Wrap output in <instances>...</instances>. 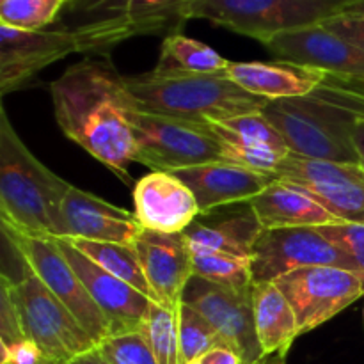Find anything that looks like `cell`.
Wrapping results in <instances>:
<instances>
[{
  "label": "cell",
  "mask_w": 364,
  "mask_h": 364,
  "mask_svg": "<svg viewBox=\"0 0 364 364\" xmlns=\"http://www.w3.org/2000/svg\"><path fill=\"white\" fill-rule=\"evenodd\" d=\"M50 91L63 134L130 183L128 167L135 162L132 119L139 107L127 77L107 55L85 57L53 80Z\"/></svg>",
  "instance_id": "cell-1"
},
{
  "label": "cell",
  "mask_w": 364,
  "mask_h": 364,
  "mask_svg": "<svg viewBox=\"0 0 364 364\" xmlns=\"http://www.w3.org/2000/svg\"><path fill=\"white\" fill-rule=\"evenodd\" d=\"M71 183L39 162L0 109L2 226L36 237H63L60 206Z\"/></svg>",
  "instance_id": "cell-2"
},
{
  "label": "cell",
  "mask_w": 364,
  "mask_h": 364,
  "mask_svg": "<svg viewBox=\"0 0 364 364\" xmlns=\"http://www.w3.org/2000/svg\"><path fill=\"white\" fill-rule=\"evenodd\" d=\"M127 85L142 112L192 123H212L262 112L269 103L244 91L226 71L210 75H156L149 71L127 77Z\"/></svg>",
  "instance_id": "cell-3"
},
{
  "label": "cell",
  "mask_w": 364,
  "mask_h": 364,
  "mask_svg": "<svg viewBox=\"0 0 364 364\" xmlns=\"http://www.w3.org/2000/svg\"><path fill=\"white\" fill-rule=\"evenodd\" d=\"M294 155L359 164L352 141L355 116L315 95L274 100L262 110Z\"/></svg>",
  "instance_id": "cell-4"
},
{
  "label": "cell",
  "mask_w": 364,
  "mask_h": 364,
  "mask_svg": "<svg viewBox=\"0 0 364 364\" xmlns=\"http://www.w3.org/2000/svg\"><path fill=\"white\" fill-rule=\"evenodd\" d=\"M354 2L358 0H194L187 18L208 20L263 45L281 32L323 23Z\"/></svg>",
  "instance_id": "cell-5"
},
{
  "label": "cell",
  "mask_w": 364,
  "mask_h": 364,
  "mask_svg": "<svg viewBox=\"0 0 364 364\" xmlns=\"http://www.w3.org/2000/svg\"><path fill=\"white\" fill-rule=\"evenodd\" d=\"M0 287L13 301L23 336L41 348L46 361L64 364L96 348L87 331L25 265L20 279L4 274Z\"/></svg>",
  "instance_id": "cell-6"
},
{
  "label": "cell",
  "mask_w": 364,
  "mask_h": 364,
  "mask_svg": "<svg viewBox=\"0 0 364 364\" xmlns=\"http://www.w3.org/2000/svg\"><path fill=\"white\" fill-rule=\"evenodd\" d=\"M135 137V162L155 173H178L223 160L217 139L206 123L142 112L132 119Z\"/></svg>",
  "instance_id": "cell-7"
},
{
  "label": "cell",
  "mask_w": 364,
  "mask_h": 364,
  "mask_svg": "<svg viewBox=\"0 0 364 364\" xmlns=\"http://www.w3.org/2000/svg\"><path fill=\"white\" fill-rule=\"evenodd\" d=\"M2 231L21 263L31 272H34L41 283L66 306L68 311L95 340L96 347L103 340L112 336L109 318L96 306L82 284L80 277L71 269L55 238L27 235L7 226H2Z\"/></svg>",
  "instance_id": "cell-8"
},
{
  "label": "cell",
  "mask_w": 364,
  "mask_h": 364,
  "mask_svg": "<svg viewBox=\"0 0 364 364\" xmlns=\"http://www.w3.org/2000/svg\"><path fill=\"white\" fill-rule=\"evenodd\" d=\"M274 283L290 302L301 334L318 329L364 295L363 274L338 267L299 269Z\"/></svg>",
  "instance_id": "cell-9"
},
{
  "label": "cell",
  "mask_w": 364,
  "mask_h": 364,
  "mask_svg": "<svg viewBox=\"0 0 364 364\" xmlns=\"http://www.w3.org/2000/svg\"><path fill=\"white\" fill-rule=\"evenodd\" d=\"M276 180L308 192L341 223L364 224V167L327 162L291 153L276 171Z\"/></svg>",
  "instance_id": "cell-10"
},
{
  "label": "cell",
  "mask_w": 364,
  "mask_h": 364,
  "mask_svg": "<svg viewBox=\"0 0 364 364\" xmlns=\"http://www.w3.org/2000/svg\"><path fill=\"white\" fill-rule=\"evenodd\" d=\"M252 281H277L308 267H338L358 272L352 259L316 228L262 231L252 252Z\"/></svg>",
  "instance_id": "cell-11"
},
{
  "label": "cell",
  "mask_w": 364,
  "mask_h": 364,
  "mask_svg": "<svg viewBox=\"0 0 364 364\" xmlns=\"http://www.w3.org/2000/svg\"><path fill=\"white\" fill-rule=\"evenodd\" d=\"M71 53H87L77 27L20 31L0 23V91L7 95L23 87L43 68Z\"/></svg>",
  "instance_id": "cell-12"
},
{
  "label": "cell",
  "mask_w": 364,
  "mask_h": 364,
  "mask_svg": "<svg viewBox=\"0 0 364 364\" xmlns=\"http://www.w3.org/2000/svg\"><path fill=\"white\" fill-rule=\"evenodd\" d=\"M251 288H226L192 276L183 291V301L198 309L220 334L224 343L233 348L244 364L263 359L252 316Z\"/></svg>",
  "instance_id": "cell-13"
},
{
  "label": "cell",
  "mask_w": 364,
  "mask_h": 364,
  "mask_svg": "<svg viewBox=\"0 0 364 364\" xmlns=\"http://www.w3.org/2000/svg\"><path fill=\"white\" fill-rule=\"evenodd\" d=\"M277 60L313 68L329 75L364 77V50L340 38L322 23L281 32L263 43Z\"/></svg>",
  "instance_id": "cell-14"
},
{
  "label": "cell",
  "mask_w": 364,
  "mask_h": 364,
  "mask_svg": "<svg viewBox=\"0 0 364 364\" xmlns=\"http://www.w3.org/2000/svg\"><path fill=\"white\" fill-rule=\"evenodd\" d=\"M55 240L63 255L70 262L71 269L80 277L82 284L89 291L92 301L109 318L112 334L142 329L149 311H151V299L92 263L87 256L75 249L66 238H55Z\"/></svg>",
  "instance_id": "cell-15"
},
{
  "label": "cell",
  "mask_w": 364,
  "mask_h": 364,
  "mask_svg": "<svg viewBox=\"0 0 364 364\" xmlns=\"http://www.w3.org/2000/svg\"><path fill=\"white\" fill-rule=\"evenodd\" d=\"M206 127L219 142L224 162L276 176L277 167L291 155L284 139L262 112L212 121Z\"/></svg>",
  "instance_id": "cell-16"
},
{
  "label": "cell",
  "mask_w": 364,
  "mask_h": 364,
  "mask_svg": "<svg viewBox=\"0 0 364 364\" xmlns=\"http://www.w3.org/2000/svg\"><path fill=\"white\" fill-rule=\"evenodd\" d=\"M135 251L153 294V302L178 311L192 274V255L181 235L144 230L135 240Z\"/></svg>",
  "instance_id": "cell-17"
},
{
  "label": "cell",
  "mask_w": 364,
  "mask_h": 364,
  "mask_svg": "<svg viewBox=\"0 0 364 364\" xmlns=\"http://www.w3.org/2000/svg\"><path fill=\"white\" fill-rule=\"evenodd\" d=\"M63 237L70 240L135 245L142 226L135 213L71 185L60 206Z\"/></svg>",
  "instance_id": "cell-18"
},
{
  "label": "cell",
  "mask_w": 364,
  "mask_h": 364,
  "mask_svg": "<svg viewBox=\"0 0 364 364\" xmlns=\"http://www.w3.org/2000/svg\"><path fill=\"white\" fill-rule=\"evenodd\" d=\"M134 206L144 230L167 235H181L201 215L192 191L173 173L153 171L137 180Z\"/></svg>",
  "instance_id": "cell-19"
},
{
  "label": "cell",
  "mask_w": 364,
  "mask_h": 364,
  "mask_svg": "<svg viewBox=\"0 0 364 364\" xmlns=\"http://www.w3.org/2000/svg\"><path fill=\"white\" fill-rule=\"evenodd\" d=\"M174 174L192 191L201 215H210L223 206L249 203L276 180L274 174L258 173L224 160Z\"/></svg>",
  "instance_id": "cell-20"
},
{
  "label": "cell",
  "mask_w": 364,
  "mask_h": 364,
  "mask_svg": "<svg viewBox=\"0 0 364 364\" xmlns=\"http://www.w3.org/2000/svg\"><path fill=\"white\" fill-rule=\"evenodd\" d=\"M226 73L244 91L259 96L267 102L313 95L327 77L323 71L299 66L287 60H274V63L231 60Z\"/></svg>",
  "instance_id": "cell-21"
},
{
  "label": "cell",
  "mask_w": 364,
  "mask_h": 364,
  "mask_svg": "<svg viewBox=\"0 0 364 364\" xmlns=\"http://www.w3.org/2000/svg\"><path fill=\"white\" fill-rule=\"evenodd\" d=\"M249 210L255 213L263 231L284 228H320L341 223L308 192L291 187L281 180H274L262 194L251 199Z\"/></svg>",
  "instance_id": "cell-22"
},
{
  "label": "cell",
  "mask_w": 364,
  "mask_h": 364,
  "mask_svg": "<svg viewBox=\"0 0 364 364\" xmlns=\"http://www.w3.org/2000/svg\"><path fill=\"white\" fill-rule=\"evenodd\" d=\"M252 316L263 358L287 355L301 336L297 316L274 281L252 283Z\"/></svg>",
  "instance_id": "cell-23"
},
{
  "label": "cell",
  "mask_w": 364,
  "mask_h": 364,
  "mask_svg": "<svg viewBox=\"0 0 364 364\" xmlns=\"http://www.w3.org/2000/svg\"><path fill=\"white\" fill-rule=\"evenodd\" d=\"M262 231L258 219L249 210L247 213L220 217V219L208 220V223L196 219V223L188 226L181 233V237L191 252H223V255L252 262L255 245Z\"/></svg>",
  "instance_id": "cell-24"
},
{
  "label": "cell",
  "mask_w": 364,
  "mask_h": 364,
  "mask_svg": "<svg viewBox=\"0 0 364 364\" xmlns=\"http://www.w3.org/2000/svg\"><path fill=\"white\" fill-rule=\"evenodd\" d=\"M231 60L205 43L181 32L166 36L153 73L156 75H210L230 68Z\"/></svg>",
  "instance_id": "cell-25"
},
{
  "label": "cell",
  "mask_w": 364,
  "mask_h": 364,
  "mask_svg": "<svg viewBox=\"0 0 364 364\" xmlns=\"http://www.w3.org/2000/svg\"><path fill=\"white\" fill-rule=\"evenodd\" d=\"M75 249L87 256L92 263L105 269L117 279L124 281L135 290L144 294L146 297L153 301L151 288L142 270L141 259H139L135 245L127 244H112V242H92V240H70L66 238Z\"/></svg>",
  "instance_id": "cell-26"
},
{
  "label": "cell",
  "mask_w": 364,
  "mask_h": 364,
  "mask_svg": "<svg viewBox=\"0 0 364 364\" xmlns=\"http://www.w3.org/2000/svg\"><path fill=\"white\" fill-rule=\"evenodd\" d=\"M178 318V347H180V363L188 364L198 361L203 355L217 347H228L220 334L210 326L208 320L192 308L187 302H181L176 311Z\"/></svg>",
  "instance_id": "cell-27"
},
{
  "label": "cell",
  "mask_w": 364,
  "mask_h": 364,
  "mask_svg": "<svg viewBox=\"0 0 364 364\" xmlns=\"http://www.w3.org/2000/svg\"><path fill=\"white\" fill-rule=\"evenodd\" d=\"M192 255V274L226 288H251L252 263L251 259L235 258L212 251H194Z\"/></svg>",
  "instance_id": "cell-28"
},
{
  "label": "cell",
  "mask_w": 364,
  "mask_h": 364,
  "mask_svg": "<svg viewBox=\"0 0 364 364\" xmlns=\"http://www.w3.org/2000/svg\"><path fill=\"white\" fill-rule=\"evenodd\" d=\"M194 0H128L123 16L139 21L149 34L167 32V36L180 32V27L188 20L187 11Z\"/></svg>",
  "instance_id": "cell-29"
},
{
  "label": "cell",
  "mask_w": 364,
  "mask_h": 364,
  "mask_svg": "<svg viewBox=\"0 0 364 364\" xmlns=\"http://www.w3.org/2000/svg\"><path fill=\"white\" fill-rule=\"evenodd\" d=\"M70 0H0V23L20 31H45Z\"/></svg>",
  "instance_id": "cell-30"
},
{
  "label": "cell",
  "mask_w": 364,
  "mask_h": 364,
  "mask_svg": "<svg viewBox=\"0 0 364 364\" xmlns=\"http://www.w3.org/2000/svg\"><path fill=\"white\" fill-rule=\"evenodd\" d=\"M142 329L148 334L156 364H181L176 311H169L153 302L151 311Z\"/></svg>",
  "instance_id": "cell-31"
},
{
  "label": "cell",
  "mask_w": 364,
  "mask_h": 364,
  "mask_svg": "<svg viewBox=\"0 0 364 364\" xmlns=\"http://www.w3.org/2000/svg\"><path fill=\"white\" fill-rule=\"evenodd\" d=\"M109 364H156L144 329L112 334L96 347Z\"/></svg>",
  "instance_id": "cell-32"
},
{
  "label": "cell",
  "mask_w": 364,
  "mask_h": 364,
  "mask_svg": "<svg viewBox=\"0 0 364 364\" xmlns=\"http://www.w3.org/2000/svg\"><path fill=\"white\" fill-rule=\"evenodd\" d=\"M313 95L345 109L355 117H364V77L329 75Z\"/></svg>",
  "instance_id": "cell-33"
},
{
  "label": "cell",
  "mask_w": 364,
  "mask_h": 364,
  "mask_svg": "<svg viewBox=\"0 0 364 364\" xmlns=\"http://www.w3.org/2000/svg\"><path fill=\"white\" fill-rule=\"evenodd\" d=\"M316 230L331 244L341 249L352 259V263L355 265V270L364 276V224L340 223L329 224V226H320Z\"/></svg>",
  "instance_id": "cell-34"
},
{
  "label": "cell",
  "mask_w": 364,
  "mask_h": 364,
  "mask_svg": "<svg viewBox=\"0 0 364 364\" xmlns=\"http://www.w3.org/2000/svg\"><path fill=\"white\" fill-rule=\"evenodd\" d=\"M45 361L41 348L27 338L9 345L0 343V364H43Z\"/></svg>",
  "instance_id": "cell-35"
},
{
  "label": "cell",
  "mask_w": 364,
  "mask_h": 364,
  "mask_svg": "<svg viewBox=\"0 0 364 364\" xmlns=\"http://www.w3.org/2000/svg\"><path fill=\"white\" fill-rule=\"evenodd\" d=\"M322 25L340 38L347 39L348 43L364 50V16L341 13L326 20Z\"/></svg>",
  "instance_id": "cell-36"
},
{
  "label": "cell",
  "mask_w": 364,
  "mask_h": 364,
  "mask_svg": "<svg viewBox=\"0 0 364 364\" xmlns=\"http://www.w3.org/2000/svg\"><path fill=\"white\" fill-rule=\"evenodd\" d=\"M128 0H80L70 13L85 14L89 18H102V16H116L123 13Z\"/></svg>",
  "instance_id": "cell-37"
},
{
  "label": "cell",
  "mask_w": 364,
  "mask_h": 364,
  "mask_svg": "<svg viewBox=\"0 0 364 364\" xmlns=\"http://www.w3.org/2000/svg\"><path fill=\"white\" fill-rule=\"evenodd\" d=\"M201 361L205 364H244V359L230 347H217L203 355Z\"/></svg>",
  "instance_id": "cell-38"
},
{
  "label": "cell",
  "mask_w": 364,
  "mask_h": 364,
  "mask_svg": "<svg viewBox=\"0 0 364 364\" xmlns=\"http://www.w3.org/2000/svg\"><path fill=\"white\" fill-rule=\"evenodd\" d=\"M352 141L358 151L359 164L364 167V117H355V123L352 127Z\"/></svg>",
  "instance_id": "cell-39"
},
{
  "label": "cell",
  "mask_w": 364,
  "mask_h": 364,
  "mask_svg": "<svg viewBox=\"0 0 364 364\" xmlns=\"http://www.w3.org/2000/svg\"><path fill=\"white\" fill-rule=\"evenodd\" d=\"M64 364H109L105 361V359L100 355V352L96 350H91V352H85V354L78 355V358L71 359V361L64 363Z\"/></svg>",
  "instance_id": "cell-40"
},
{
  "label": "cell",
  "mask_w": 364,
  "mask_h": 364,
  "mask_svg": "<svg viewBox=\"0 0 364 364\" xmlns=\"http://www.w3.org/2000/svg\"><path fill=\"white\" fill-rule=\"evenodd\" d=\"M343 13L354 14V16H364V0H358V2L350 4V6H348Z\"/></svg>",
  "instance_id": "cell-41"
},
{
  "label": "cell",
  "mask_w": 364,
  "mask_h": 364,
  "mask_svg": "<svg viewBox=\"0 0 364 364\" xmlns=\"http://www.w3.org/2000/svg\"><path fill=\"white\" fill-rule=\"evenodd\" d=\"M256 364H287V355H269Z\"/></svg>",
  "instance_id": "cell-42"
},
{
  "label": "cell",
  "mask_w": 364,
  "mask_h": 364,
  "mask_svg": "<svg viewBox=\"0 0 364 364\" xmlns=\"http://www.w3.org/2000/svg\"><path fill=\"white\" fill-rule=\"evenodd\" d=\"M78 2H80V0H70V2H68V11H71V9H73V7L77 6Z\"/></svg>",
  "instance_id": "cell-43"
},
{
  "label": "cell",
  "mask_w": 364,
  "mask_h": 364,
  "mask_svg": "<svg viewBox=\"0 0 364 364\" xmlns=\"http://www.w3.org/2000/svg\"><path fill=\"white\" fill-rule=\"evenodd\" d=\"M188 364H205L201 361V359H198V361H192V363H188Z\"/></svg>",
  "instance_id": "cell-44"
},
{
  "label": "cell",
  "mask_w": 364,
  "mask_h": 364,
  "mask_svg": "<svg viewBox=\"0 0 364 364\" xmlns=\"http://www.w3.org/2000/svg\"><path fill=\"white\" fill-rule=\"evenodd\" d=\"M43 364H53V363H50V361H45Z\"/></svg>",
  "instance_id": "cell-45"
},
{
  "label": "cell",
  "mask_w": 364,
  "mask_h": 364,
  "mask_svg": "<svg viewBox=\"0 0 364 364\" xmlns=\"http://www.w3.org/2000/svg\"><path fill=\"white\" fill-rule=\"evenodd\" d=\"M363 318H364V311H363Z\"/></svg>",
  "instance_id": "cell-46"
}]
</instances>
